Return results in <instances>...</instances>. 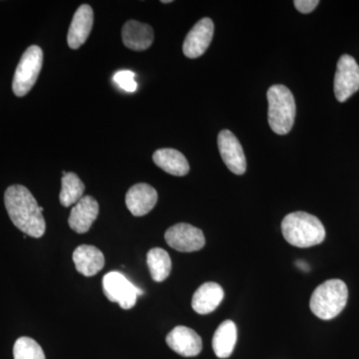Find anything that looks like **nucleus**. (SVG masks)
<instances>
[{
	"instance_id": "f257e3e1",
	"label": "nucleus",
	"mask_w": 359,
	"mask_h": 359,
	"mask_svg": "<svg viewBox=\"0 0 359 359\" xmlns=\"http://www.w3.org/2000/svg\"><path fill=\"white\" fill-rule=\"evenodd\" d=\"M4 204L9 218L18 230L35 238L44 235L46 224L42 215L43 208L39 207L27 188L21 185L7 188Z\"/></svg>"
},
{
	"instance_id": "f03ea898",
	"label": "nucleus",
	"mask_w": 359,
	"mask_h": 359,
	"mask_svg": "<svg viewBox=\"0 0 359 359\" xmlns=\"http://www.w3.org/2000/svg\"><path fill=\"white\" fill-rule=\"evenodd\" d=\"M282 233L290 245L311 248L325 241V229L320 219L306 212H294L282 222Z\"/></svg>"
},
{
	"instance_id": "7ed1b4c3",
	"label": "nucleus",
	"mask_w": 359,
	"mask_h": 359,
	"mask_svg": "<svg viewBox=\"0 0 359 359\" xmlns=\"http://www.w3.org/2000/svg\"><path fill=\"white\" fill-rule=\"evenodd\" d=\"M348 299V290L341 280H327L314 290L311 297V311L314 316L323 320L337 318L346 308Z\"/></svg>"
},
{
	"instance_id": "20e7f679",
	"label": "nucleus",
	"mask_w": 359,
	"mask_h": 359,
	"mask_svg": "<svg viewBox=\"0 0 359 359\" xmlns=\"http://www.w3.org/2000/svg\"><path fill=\"white\" fill-rule=\"evenodd\" d=\"M269 124L276 134L289 133L294 126L297 107L290 90L278 84L268 90Z\"/></svg>"
},
{
	"instance_id": "39448f33",
	"label": "nucleus",
	"mask_w": 359,
	"mask_h": 359,
	"mask_svg": "<svg viewBox=\"0 0 359 359\" xmlns=\"http://www.w3.org/2000/svg\"><path fill=\"white\" fill-rule=\"evenodd\" d=\"M43 65V52L37 45L26 49L14 73L13 89L18 97L25 96L34 86Z\"/></svg>"
},
{
	"instance_id": "423d86ee",
	"label": "nucleus",
	"mask_w": 359,
	"mask_h": 359,
	"mask_svg": "<svg viewBox=\"0 0 359 359\" xmlns=\"http://www.w3.org/2000/svg\"><path fill=\"white\" fill-rule=\"evenodd\" d=\"M104 294L110 302H117L123 309H130L136 304L137 297L143 294L142 290L130 282L119 271L106 273L102 280Z\"/></svg>"
},
{
	"instance_id": "0eeeda50",
	"label": "nucleus",
	"mask_w": 359,
	"mask_h": 359,
	"mask_svg": "<svg viewBox=\"0 0 359 359\" xmlns=\"http://www.w3.org/2000/svg\"><path fill=\"white\" fill-rule=\"evenodd\" d=\"M359 90V65L353 56L344 54L337 62L334 76V95L339 102H346Z\"/></svg>"
},
{
	"instance_id": "6e6552de",
	"label": "nucleus",
	"mask_w": 359,
	"mask_h": 359,
	"mask_svg": "<svg viewBox=\"0 0 359 359\" xmlns=\"http://www.w3.org/2000/svg\"><path fill=\"white\" fill-rule=\"evenodd\" d=\"M165 240L172 249L178 252H197L204 248L205 236L200 229L192 224L180 223L168 229Z\"/></svg>"
},
{
	"instance_id": "1a4fd4ad",
	"label": "nucleus",
	"mask_w": 359,
	"mask_h": 359,
	"mask_svg": "<svg viewBox=\"0 0 359 359\" xmlns=\"http://www.w3.org/2000/svg\"><path fill=\"white\" fill-rule=\"evenodd\" d=\"M218 147L222 159L231 173L245 174L247 170V160L237 137L229 130H223L219 133Z\"/></svg>"
},
{
	"instance_id": "9d476101",
	"label": "nucleus",
	"mask_w": 359,
	"mask_h": 359,
	"mask_svg": "<svg viewBox=\"0 0 359 359\" xmlns=\"http://www.w3.org/2000/svg\"><path fill=\"white\" fill-rule=\"evenodd\" d=\"M215 26L211 18L198 21L187 34L183 44V52L188 58L200 57L209 48L214 35Z\"/></svg>"
},
{
	"instance_id": "9b49d317",
	"label": "nucleus",
	"mask_w": 359,
	"mask_h": 359,
	"mask_svg": "<svg viewBox=\"0 0 359 359\" xmlns=\"http://www.w3.org/2000/svg\"><path fill=\"white\" fill-rule=\"evenodd\" d=\"M168 346L175 353L185 358L197 356L202 351L203 344L200 335L192 328L179 325L167 335Z\"/></svg>"
},
{
	"instance_id": "f8f14e48",
	"label": "nucleus",
	"mask_w": 359,
	"mask_h": 359,
	"mask_svg": "<svg viewBox=\"0 0 359 359\" xmlns=\"http://www.w3.org/2000/svg\"><path fill=\"white\" fill-rule=\"evenodd\" d=\"M125 201L127 208L133 216H145L157 204L158 193L148 184H137L129 189Z\"/></svg>"
},
{
	"instance_id": "ddd939ff",
	"label": "nucleus",
	"mask_w": 359,
	"mask_h": 359,
	"mask_svg": "<svg viewBox=\"0 0 359 359\" xmlns=\"http://www.w3.org/2000/svg\"><path fill=\"white\" fill-rule=\"evenodd\" d=\"M98 214V202L91 196H85L71 210L68 223L70 228L76 233H87L95 222Z\"/></svg>"
},
{
	"instance_id": "4468645a",
	"label": "nucleus",
	"mask_w": 359,
	"mask_h": 359,
	"mask_svg": "<svg viewBox=\"0 0 359 359\" xmlns=\"http://www.w3.org/2000/svg\"><path fill=\"white\" fill-rule=\"evenodd\" d=\"M93 22L94 13L92 7L88 4L80 6L73 16L68 32L67 42L70 48L78 49L85 43L93 27Z\"/></svg>"
},
{
	"instance_id": "2eb2a0df",
	"label": "nucleus",
	"mask_w": 359,
	"mask_h": 359,
	"mask_svg": "<svg viewBox=\"0 0 359 359\" xmlns=\"http://www.w3.org/2000/svg\"><path fill=\"white\" fill-rule=\"evenodd\" d=\"M123 43L129 49L143 51L148 49L154 40L153 28L137 20L127 21L122 29Z\"/></svg>"
},
{
	"instance_id": "dca6fc26",
	"label": "nucleus",
	"mask_w": 359,
	"mask_h": 359,
	"mask_svg": "<svg viewBox=\"0 0 359 359\" xmlns=\"http://www.w3.org/2000/svg\"><path fill=\"white\" fill-rule=\"evenodd\" d=\"M73 262L78 273L85 276H93L103 269L105 257L98 248L82 245L73 252Z\"/></svg>"
},
{
	"instance_id": "f3484780",
	"label": "nucleus",
	"mask_w": 359,
	"mask_h": 359,
	"mask_svg": "<svg viewBox=\"0 0 359 359\" xmlns=\"http://www.w3.org/2000/svg\"><path fill=\"white\" fill-rule=\"evenodd\" d=\"M223 287L216 283H205L196 290L192 299V308L199 314H209L216 311L223 302Z\"/></svg>"
},
{
	"instance_id": "a211bd4d",
	"label": "nucleus",
	"mask_w": 359,
	"mask_h": 359,
	"mask_svg": "<svg viewBox=\"0 0 359 359\" xmlns=\"http://www.w3.org/2000/svg\"><path fill=\"white\" fill-rule=\"evenodd\" d=\"M153 161L163 171L173 176H186L190 171L185 156L175 149H160L153 155Z\"/></svg>"
},
{
	"instance_id": "6ab92c4d",
	"label": "nucleus",
	"mask_w": 359,
	"mask_h": 359,
	"mask_svg": "<svg viewBox=\"0 0 359 359\" xmlns=\"http://www.w3.org/2000/svg\"><path fill=\"white\" fill-rule=\"evenodd\" d=\"M238 330L235 323L226 320L222 323L212 337V349L219 358H228L237 344Z\"/></svg>"
},
{
	"instance_id": "aec40b11",
	"label": "nucleus",
	"mask_w": 359,
	"mask_h": 359,
	"mask_svg": "<svg viewBox=\"0 0 359 359\" xmlns=\"http://www.w3.org/2000/svg\"><path fill=\"white\" fill-rule=\"evenodd\" d=\"M147 264L151 276L155 282H164L171 273V257L166 250L161 249V248H154V249L149 250Z\"/></svg>"
},
{
	"instance_id": "412c9836",
	"label": "nucleus",
	"mask_w": 359,
	"mask_h": 359,
	"mask_svg": "<svg viewBox=\"0 0 359 359\" xmlns=\"http://www.w3.org/2000/svg\"><path fill=\"white\" fill-rule=\"evenodd\" d=\"M61 183H62V188L59 196L61 205L70 207V205H76L83 198L85 186L76 174L65 175Z\"/></svg>"
},
{
	"instance_id": "4be33fe9",
	"label": "nucleus",
	"mask_w": 359,
	"mask_h": 359,
	"mask_svg": "<svg viewBox=\"0 0 359 359\" xmlns=\"http://www.w3.org/2000/svg\"><path fill=\"white\" fill-rule=\"evenodd\" d=\"M14 359H45L41 346L30 337H20L13 346Z\"/></svg>"
},
{
	"instance_id": "5701e85b",
	"label": "nucleus",
	"mask_w": 359,
	"mask_h": 359,
	"mask_svg": "<svg viewBox=\"0 0 359 359\" xmlns=\"http://www.w3.org/2000/svg\"><path fill=\"white\" fill-rule=\"evenodd\" d=\"M135 76L136 75L132 71L121 70L116 73L113 79H114L115 83L120 88L132 93V92H135L137 90V82L135 81Z\"/></svg>"
},
{
	"instance_id": "b1692460",
	"label": "nucleus",
	"mask_w": 359,
	"mask_h": 359,
	"mask_svg": "<svg viewBox=\"0 0 359 359\" xmlns=\"http://www.w3.org/2000/svg\"><path fill=\"white\" fill-rule=\"evenodd\" d=\"M295 8L301 13H311L320 4L318 0H295L294 2Z\"/></svg>"
},
{
	"instance_id": "393cba45",
	"label": "nucleus",
	"mask_w": 359,
	"mask_h": 359,
	"mask_svg": "<svg viewBox=\"0 0 359 359\" xmlns=\"http://www.w3.org/2000/svg\"><path fill=\"white\" fill-rule=\"evenodd\" d=\"M297 268L301 269L302 271H309V266L308 264L306 263V262L299 261L297 263Z\"/></svg>"
},
{
	"instance_id": "a878e982",
	"label": "nucleus",
	"mask_w": 359,
	"mask_h": 359,
	"mask_svg": "<svg viewBox=\"0 0 359 359\" xmlns=\"http://www.w3.org/2000/svg\"><path fill=\"white\" fill-rule=\"evenodd\" d=\"M162 4H171V0H166V1H161Z\"/></svg>"
}]
</instances>
